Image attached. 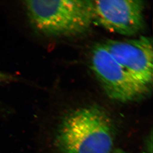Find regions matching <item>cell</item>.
Returning <instances> with one entry per match:
<instances>
[{
  "instance_id": "obj_1",
  "label": "cell",
  "mask_w": 153,
  "mask_h": 153,
  "mask_svg": "<svg viewBox=\"0 0 153 153\" xmlns=\"http://www.w3.org/2000/svg\"><path fill=\"white\" fill-rule=\"evenodd\" d=\"M115 139L107 113L95 105L77 108L60 124L55 145L60 153H110Z\"/></svg>"
},
{
  "instance_id": "obj_2",
  "label": "cell",
  "mask_w": 153,
  "mask_h": 153,
  "mask_svg": "<svg viewBox=\"0 0 153 153\" xmlns=\"http://www.w3.org/2000/svg\"><path fill=\"white\" fill-rule=\"evenodd\" d=\"M25 7L32 26L48 36H76L94 22L92 1H27Z\"/></svg>"
},
{
  "instance_id": "obj_3",
  "label": "cell",
  "mask_w": 153,
  "mask_h": 153,
  "mask_svg": "<svg viewBox=\"0 0 153 153\" xmlns=\"http://www.w3.org/2000/svg\"><path fill=\"white\" fill-rule=\"evenodd\" d=\"M91 56L92 69L110 99L131 102L149 93V87L135 80L113 58L103 43L94 46Z\"/></svg>"
},
{
  "instance_id": "obj_4",
  "label": "cell",
  "mask_w": 153,
  "mask_h": 153,
  "mask_svg": "<svg viewBox=\"0 0 153 153\" xmlns=\"http://www.w3.org/2000/svg\"><path fill=\"white\" fill-rule=\"evenodd\" d=\"M94 21L110 32L131 36L145 25L144 1L141 0L92 1Z\"/></svg>"
},
{
  "instance_id": "obj_5",
  "label": "cell",
  "mask_w": 153,
  "mask_h": 153,
  "mask_svg": "<svg viewBox=\"0 0 153 153\" xmlns=\"http://www.w3.org/2000/svg\"><path fill=\"white\" fill-rule=\"evenodd\" d=\"M105 48L123 68L140 84L150 88L153 82L152 39L146 36L124 40H109Z\"/></svg>"
},
{
  "instance_id": "obj_6",
  "label": "cell",
  "mask_w": 153,
  "mask_h": 153,
  "mask_svg": "<svg viewBox=\"0 0 153 153\" xmlns=\"http://www.w3.org/2000/svg\"><path fill=\"white\" fill-rule=\"evenodd\" d=\"M16 79V78L12 75L5 74L3 72H0V83L7 82L9 81H13Z\"/></svg>"
},
{
  "instance_id": "obj_7",
  "label": "cell",
  "mask_w": 153,
  "mask_h": 153,
  "mask_svg": "<svg viewBox=\"0 0 153 153\" xmlns=\"http://www.w3.org/2000/svg\"><path fill=\"white\" fill-rule=\"evenodd\" d=\"M110 153H126V152L121 149H113Z\"/></svg>"
}]
</instances>
